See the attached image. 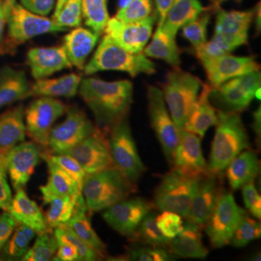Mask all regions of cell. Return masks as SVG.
Returning a JSON list of instances; mask_svg holds the SVG:
<instances>
[{
    "instance_id": "cell-17",
    "label": "cell",
    "mask_w": 261,
    "mask_h": 261,
    "mask_svg": "<svg viewBox=\"0 0 261 261\" xmlns=\"http://www.w3.org/2000/svg\"><path fill=\"white\" fill-rule=\"evenodd\" d=\"M205 70L209 85L217 87L240 75L259 70V65L252 56H236L230 54L200 60Z\"/></svg>"
},
{
    "instance_id": "cell-10",
    "label": "cell",
    "mask_w": 261,
    "mask_h": 261,
    "mask_svg": "<svg viewBox=\"0 0 261 261\" xmlns=\"http://www.w3.org/2000/svg\"><path fill=\"white\" fill-rule=\"evenodd\" d=\"M8 35L15 44H22L39 35L67 31L47 16H41L12 0L7 16Z\"/></svg>"
},
{
    "instance_id": "cell-23",
    "label": "cell",
    "mask_w": 261,
    "mask_h": 261,
    "mask_svg": "<svg viewBox=\"0 0 261 261\" xmlns=\"http://www.w3.org/2000/svg\"><path fill=\"white\" fill-rule=\"evenodd\" d=\"M167 247L170 253L185 258L203 259L209 253L202 242V227L189 221L180 233L169 239Z\"/></svg>"
},
{
    "instance_id": "cell-42",
    "label": "cell",
    "mask_w": 261,
    "mask_h": 261,
    "mask_svg": "<svg viewBox=\"0 0 261 261\" xmlns=\"http://www.w3.org/2000/svg\"><path fill=\"white\" fill-rule=\"evenodd\" d=\"M153 12L152 0H130L118 9L114 18L124 22H134L148 18Z\"/></svg>"
},
{
    "instance_id": "cell-41",
    "label": "cell",
    "mask_w": 261,
    "mask_h": 261,
    "mask_svg": "<svg viewBox=\"0 0 261 261\" xmlns=\"http://www.w3.org/2000/svg\"><path fill=\"white\" fill-rule=\"evenodd\" d=\"M260 236V224L247 215L235 229L229 244L235 248H244L253 240L259 239Z\"/></svg>"
},
{
    "instance_id": "cell-46",
    "label": "cell",
    "mask_w": 261,
    "mask_h": 261,
    "mask_svg": "<svg viewBox=\"0 0 261 261\" xmlns=\"http://www.w3.org/2000/svg\"><path fill=\"white\" fill-rule=\"evenodd\" d=\"M128 260L168 261L172 259L170 252L162 247L133 246L128 250Z\"/></svg>"
},
{
    "instance_id": "cell-52",
    "label": "cell",
    "mask_w": 261,
    "mask_h": 261,
    "mask_svg": "<svg viewBox=\"0 0 261 261\" xmlns=\"http://www.w3.org/2000/svg\"><path fill=\"white\" fill-rule=\"evenodd\" d=\"M18 223L8 211H4L0 215V251L9 240Z\"/></svg>"
},
{
    "instance_id": "cell-56",
    "label": "cell",
    "mask_w": 261,
    "mask_h": 261,
    "mask_svg": "<svg viewBox=\"0 0 261 261\" xmlns=\"http://www.w3.org/2000/svg\"><path fill=\"white\" fill-rule=\"evenodd\" d=\"M67 1H68V0H56V3L55 4V12H54L53 17H55V16H56V15L58 14V12L62 9V7L65 5V3Z\"/></svg>"
},
{
    "instance_id": "cell-54",
    "label": "cell",
    "mask_w": 261,
    "mask_h": 261,
    "mask_svg": "<svg viewBox=\"0 0 261 261\" xmlns=\"http://www.w3.org/2000/svg\"><path fill=\"white\" fill-rule=\"evenodd\" d=\"M174 0H154L155 3V13L157 16V27H161L164 23L168 12L172 6Z\"/></svg>"
},
{
    "instance_id": "cell-20",
    "label": "cell",
    "mask_w": 261,
    "mask_h": 261,
    "mask_svg": "<svg viewBox=\"0 0 261 261\" xmlns=\"http://www.w3.org/2000/svg\"><path fill=\"white\" fill-rule=\"evenodd\" d=\"M254 11H225L217 14L215 35L223 38L234 49L248 43Z\"/></svg>"
},
{
    "instance_id": "cell-3",
    "label": "cell",
    "mask_w": 261,
    "mask_h": 261,
    "mask_svg": "<svg viewBox=\"0 0 261 261\" xmlns=\"http://www.w3.org/2000/svg\"><path fill=\"white\" fill-rule=\"evenodd\" d=\"M102 71L124 72L135 77L140 74H155L156 66L143 53L128 51L105 34L92 58L84 68L87 75Z\"/></svg>"
},
{
    "instance_id": "cell-30",
    "label": "cell",
    "mask_w": 261,
    "mask_h": 261,
    "mask_svg": "<svg viewBox=\"0 0 261 261\" xmlns=\"http://www.w3.org/2000/svg\"><path fill=\"white\" fill-rule=\"evenodd\" d=\"M27 135L22 106L0 114V151L7 152L24 141Z\"/></svg>"
},
{
    "instance_id": "cell-28",
    "label": "cell",
    "mask_w": 261,
    "mask_h": 261,
    "mask_svg": "<svg viewBox=\"0 0 261 261\" xmlns=\"http://www.w3.org/2000/svg\"><path fill=\"white\" fill-rule=\"evenodd\" d=\"M259 171L257 155L251 149L244 150L229 163L224 172L232 190H239L247 183L254 181Z\"/></svg>"
},
{
    "instance_id": "cell-55",
    "label": "cell",
    "mask_w": 261,
    "mask_h": 261,
    "mask_svg": "<svg viewBox=\"0 0 261 261\" xmlns=\"http://www.w3.org/2000/svg\"><path fill=\"white\" fill-rule=\"evenodd\" d=\"M12 0H0V44L2 41L3 32L7 23L8 10Z\"/></svg>"
},
{
    "instance_id": "cell-19",
    "label": "cell",
    "mask_w": 261,
    "mask_h": 261,
    "mask_svg": "<svg viewBox=\"0 0 261 261\" xmlns=\"http://www.w3.org/2000/svg\"><path fill=\"white\" fill-rule=\"evenodd\" d=\"M42 157L36 142L22 141L6 153V168L15 190L23 189Z\"/></svg>"
},
{
    "instance_id": "cell-45",
    "label": "cell",
    "mask_w": 261,
    "mask_h": 261,
    "mask_svg": "<svg viewBox=\"0 0 261 261\" xmlns=\"http://www.w3.org/2000/svg\"><path fill=\"white\" fill-rule=\"evenodd\" d=\"M51 19L61 28H77L83 20L82 0H68L62 9Z\"/></svg>"
},
{
    "instance_id": "cell-59",
    "label": "cell",
    "mask_w": 261,
    "mask_h": 261,
    "mask_svg": "<svg viewBox=\"0 0 261 261\" xmlns=\"http://www.w3.org/2000/svg\"><path fill=\"white\" fill-rule=\"evenodd\" d=\"M224 1H228V0H221V1H220V4H221L222 2H224ZM237 1H240V0H237Z\"/></svg>"
},
{
    "instance_id": "cell-53",
    "label": "cell",
    "mask_w": 261,
    "mask_h": 261,
    "mask_svg": "<svg viewBox=\"0 0 261 261\" xmlns=\"http://www.w3.org/2000/svg\"><path fill=\"white\" fill-rule=\"evenodd\" d=\"M24 8L41 16H47L55 7V0H19Z\"/></svg>"
},
{
    "instance_id": "cell-38",
    "label": "cell",
    "mask_w": 261,
    "mask_h": 261,
    "mask_svg": "<svg viewBox=\"0 0 261 261\" xmlns=\"http://www.w3.org/2000/svg\"><path fill=\"white\" fill-rule=\"evenodd\" d=\"M157 215L152 210L140 223L134 238L132 240L140 241L145 245L155 246V247H162L168 246V239L162 231L160 230L157 223H156Z\"/></svg>"
},
{
    "instance_id": "cell-29",
    "label": "cell",
    "mask_w": 261,
    "mask_h": 261,
    "mask_svg": "<svg viewBox=\"0 0 261 261\" xmlns=\"http://www.w3.org/2000/svg\"><path fill=\"white\" fill-rule=\"evenodd\" d=\"M143 55L149 58L167 62L173 69H179L181 64L180 49L176 44V36L170 34L162 27H157L149 44L143 49Z\"/></svg>"
},
{
    "instance_id": "cell-21",
    "label": "cell",
    "mask_w": 261,
    "mask_h": 261,
    "mask_svg": "<svg viewBox=\"0 0 261 261\" xmlns=\"http://www.w3.org/2000/svg\"><path fill=\"white\" fill-rule=\"evenodd\" d=\"M217 178L218 175L209 171L200 177L187 215V221L202 228L212 214L220 195Z\"/></svg>"
},
{
    "instance_id": "cell-8",
    "label": "cell",
    "mask_w": 261,
    "mask_h": 261,
    "mask_svg": "<svg viewBox=\"0 0 261 261\" xmlns=\"http://www.w3.org/2000/svg\"><path fill=\"white\" fill-rule=\"evenodd\" d=\"M261 74L258 71L233 77L224 84L212 87L210 101L226 112H241L246 110L260 91Z\"/></svg>"
},
{
    "instance_id": "cell-16",
    "label": "cell",
    "mask_w": 261,
    "mask_h": 261,
    "mask_svg": "<svg viewBox=\"0 0 261 261\" xmlns=\"http://www.w3.org/2000/svg\"><path fill=\"white\" fill-rule=\"evenodd\" d=\"M172 169L189 176H202L208 166L201 148V138L188 130H179L177 144L172 158Z\"/></svg>"
},
{
    "instance_id": "cell-44",
    "label": "cell",
    "mask_w": 261,
    "mask_h": 261,
    "mask_svg": "<svg viewBox=\"0 0 261 261\" xmlns=\"http://www.w3.org/2000/svg\"><path fill=\"white\" fill-rule=\"evenodd\" d=\"M43 157L50 160L56 164V166L61 168L65 173L73 179L75 185L82 192L86 172L75 159L67 154H51V153L47 155H43Z\"/></svg>"
},
{
    "instance_id": "cell-11",
    "label": "cell",
    "mask_w": 261,
    "mask_h": 261,
    "mask_svg": "<svg viewBox=\"0 0 261 261\" xmlns=\"http://www.w3.org/2000/svg\"><path fill=\"white\" fill-rule=\"evenodd\" d=\"M66 111L67 107L61 101L41 96L30 103L24 112L27 134L38 145L47 147L50 130Z\"/></svg>"
},
{
    "instance_id": "cell-35",
    "label": "cell",
    "mask_w": 261,
    "mask_h": 261,
    "mask_svg": "<svg viewBox=\"0 0 261 261\" xmlns=\"http://www.w3.org/2000/svg\"><path fill=\"white\" fill-rule=\"evenodd\" d=\"M36 232L24 224H18L9 240L0 251V260L22 259Z\"/></svg>"
},
{
    "instance_id": "cell-13",
    "label": "cell",
    "mask_w": 261,
    "mask_h": 261,
    "mask_svg": "<svg viewBox=\"0 0 261 261\" xmlns=\"http://www.w3.org/2000/svg\"><path fill=\"white\" fill-rule=\"evenodd\" d=\"M154 209V204L144 198L127 197L103 210V218L116 232L133 239L142 220Z\"/></svg>"
},
{
    "instance_id": "cell-15",
    "label": "cell",
    "mask_w": 261,
    "mask_h": 261,
    "mask_svg": "<svg viewBox=\"0 0 261 261\" xmlns=\"http://www.w3.org/2000/svg\"><path fill=\"white\" fill-rule=\"evenodd\" d=\"M156 21L155 11L148 18L134 22H124L113 17L109 19L103 33L126 50L140 54L149 42Z\"/></svg>"
},
{
    "instance_id": "cell-4",
    "label": "cell",
    "mask_w": 261,
    "mask_h": 261,
    "mask_svg": "<svg viewBox=\"0 0 261 261\" xmlns=\"http://www.w3.org/2000/svg\"><path fill=\"white\" fill-rule=\"evenodd\" d=\"M135 186L119 169L112 166L88 173L82 188L88 212H99L125 199L135 192Z\"/></svg>"
},
{
    "instance_id": "cell-14",
    "label": "cell",
    "mask_w": 261,
    "mask_h": 261,
    "mask_svg": "<svg viewBox=\"0 0 261 261\" xmlns=\"http://www.w3.org/2000/svg\"><path fill=\"white\" fill-rule=\"evenodd\" d=\"M97 130L84 112L70 109L65 120L58 124L49 133L47 146L51 154H62L85 140Z\"/></svg>"
},
{
    "instance_id": "cell-47",
    "label": "cell",
    "mask_w": 261,
    "mask_h": 261,
    "mask_svg": "<svg viewBox=\"0 0 261 261\" xmlns=\"http://www.w3.org/2000/svg\"><path fill=\"white\" fill-rule=\"evenodd\" d=\"M156 223L162 233L168 239H171L180 233L184 226L183 218L171 211H162V213L156 217Z\"/></svg>"
},
{
    "instance_id": "cell-24",
    "label": "cell",
    "mask_w": 261,
    "mask_h": 261,
    "mask_svg": "<svg viewBox=\"0 0 261 261\" xmlns=\"http://www.w3.org/2000/svg\"><path fill=\"white\" fill-rule=\"evenodd\" d=\"M211 89L212 87L209 84H202L198 98L183 127L184 130L196 134L201 139L218 120L217 109L210 101Z\"/></svg>"
},
{
    "instance_id": "cell-18",
    "label": "cell",
    "mask_w": 261,
    "mask_h": 261,
    "mask_svg": "<svg viewBox=\"0 0 261 261\" xmlns=\"http://www.w3.org/2000/svg\"><path fill=\"white\" fill-rule=\"evenodd\" d=\"M62 154L70 155L75 159L86 174L113 166L108 140L105 139L103 134L98 129L73 148Z\"/></svg>"
},
{
    "instance_id": "cell-1",
    "label": "cell",
    "mask_w": 261,
    "mask_h": 261,
    "mask_svg": "<svg viewBox=\"0 0 261 261\" xmlns=\"http://www.w3.org/2000/svg\"><path fill=\"white\" fill-rule=\"evenodd\" d=\"M77 93L93 113L97 125L110 130L130 111L134 84L126 80L106 82L97 77H85L82 79Z\"/></svg>"
},
{
    "instance_id": "cell-51",
    "label": "cell",
    "mask_w": 261,
    "mask_h": 261,
    "mask_svg": "<svg viewBox=\"0 0 261 261\" xmlns=\"http://www.w3.org/2000/svg\"><path fill=\"white\" fill-rule=\"evenodd\" d=\"M56 239L58 242V246H57L56 255L53 258V260L80 261V255H79L77 250L72 243L58 237H56Z\"/></svg>"
},
{
    "instance_id": "cell-32",
    "label": "cell",
    "mask_w": 261,
    "mask_h": 261,
    "mask_svg": "<svg viewBox=\"0 0 261 261\" xmlns=\"http://www.w3.org/2000/svg\"><path fill=\"white\" fill-rule=\"evenodd\" d=\"M87 214L88 210L85 204L84 196L82 195L77 199L74 214L64 225L73 233H75L80 239H82L84 242L88 244L90 247H92L103 255L107 250V246L95 231Z\"/></svg>"
},
{
    "instance_id": "cell-43",
    "label": "cell",
    "mask_w": 261,
    "mask_h": 261,
    "mask_svg": "<svg viewBox=\"0 0 261 261\" xmlns=\"http://www.w3.org/2000/svg\"><path fill=\"white\" fill-rule=\"evenodd\" d=\"M54 233L56 237L65 239L75 246L80 255V261L101 260L103 257L102 253L96 251L88 244L80 239L75 233H73L69 228H67L65 225H60L54 228Z\"/></svg>"
},
{
    "instance_id": "cell-31",
    "label": "cell",
    "mask_w": 261,
    "mask_h": 261,
    "mask_svg": "<svg viewBox=\"0 0 261 261\" xmlns=\"http://www.w3.org/2000/svg\"><path fill=\"white\" fill-rule=\"evenodd\" d=\"M82 76L76 74H69L56 79H41L30 85L29 96L45 97H66L72 98L79 92Z\"/></svg>"
},
{
    "instance_id": "cell-9",
    "label": "cell",
    "mask_w": 261,
    "mask_h": 261,
    "mask_svg": "<svg viewBox=\"0 0 261 261\" xmlns=\"http://www.w3.org/2000/svg\"><path fill=\"white\" fill-rule=\"evenodd\" d=\"M247 215V211L236 202L232 193H220L214 210L204 225L213 248H223L229 244L235 229Z\"/></svg>"
},
{
    "instance_id": "cell-2",
    "label": "cell",
    "mask_w": 261,
    "mask_h": 261,
    "mask_svg": "<svg viewBox=\"0 0 261 261\" xmlns=\"http://www.w3.org/2000/svg\"><path fill=\"white\" fill-rule=\"evenodd\" d=\"M214 140L211 145L208 171L223 174L229 163L244 150L250 149V140L238 112L218 111Z\"/></svg>"
},
{
    "instance_id": "cell-36",
    "label": "cell",
    "mask_w": 261,
    "mask_h": 261,
    "mask_svg": "<svg viewBox=\"0 0 261 261\" xmlns=\"http://www.w3.org/2000/svg\"><path fill=\"white\" fill-rule=\"evenodd\" d=\"M81 195L59 196L53 199L48 204V210L45 215L47 226L54 229L64 224L72 218L75 212L76 203Z\"/></svg>"
},
{
    "instance_id": "cell-5",
    "label": "cell",
    "mask_w": 261,
    "mask_h": 261,
    "mask_svg": "<svg viewBox=\"0 0 261 261\" xmlns=\"http://www.w3.org/2000/svg\"><path fill=\"white\" fill-rule=\"evenodd\" d=\"M201 86L202 83L197 76L180 69H174L167 75L162 92L170 116L179 130L183 129Z\"/></svg>"
},
{
    "instance_id": "cell-50",
    "label": "cell",
    "mask_w": 261,
    "mask_h": 261,
    "mask_svg": "<svg viewBox=\"0 0 261 261\" xmlns=\"http://www.w3.org/2000/svg\"><path fill=\"white\" fill-rule=\"evenodd\" d=\"M6 153L0 151V209L7 211L9 209L13 195L8 184L7 168H6Z\"/></svg>"
},
{
    "instance_id": "cell-6",
    "label": "cell",
    "mask_w": 261,
    "mask_h": 261,
    "mask_svg": "<svg viewBox=\"0 0 261 261\" xmlns=\"http://www.w3.org/2000/svg\"><path fill=\"white\" fill-rule=\"evenodd\" d=\"M109 130L108 143L112 165L136 185L146 168L139 154L127 116L116 122Z\"/></svg>"
},
{
    "instance_id": "cell-22",
    "label": "cell",
    "mask_w": 261,
    "mask_h": 261,
    "mask_svg": "<svg viewBox=\"0 0 261 261\" xmlns=\"http://www.w3.org/2000/svg\"><path fill=\"white\" fill-rule=\"evenodd\" d=\"M27 58L31 75L36 81L73 67L63 46L33 47L28 50Z\"/></svg>"
},
{
    "instance_id": "cell-34",
    "label": "cell",
    "mask_w": 261,
    "mask_h": 261,
    "mask_svg": "<svg viewBox=\"0 0 261 261\" xmlns=\"http://www.w3.org/2000/svg\"><path fill=\"white\" fill-rule=\"evenodd\" d=\"M204 11L205 8L199 0H174L161 27L176 36L181 28L196 19Z\"/></svg>"
},
{
    "instance_id": "cell-58",
    "label": "cell",
    "mask_w": 261,
    "mask_h": 261,
    "mask_svg": "<svg viewBox=\"0 0 261 261\" xmlns=\"http://www.w3.org/2000/svg\"><path fill=\"white\" fill-rule=\"evenodd\" d=\"M211 1L214 3L215 5L219 6V5H220V1H221V0H211Z\"/></svg>"
},
{
    "instance_id": "cell-26",
    "label": "cell",
    "mask_w": 261,
    "mask_h": 261,
    "mask_svg": "<svg viewBox=\"0 0 261 261\" xmlns=\"http://www.w3.org/2000/svg\"><path fill=\"white\" fill-rule=\"evenodd\" d=\"M100 35L92 29L81 27L66 34L63 47L71 65L84 70L86 59L97 45Z\"/></svg>"
},
{
    "instance_id": "cell-40",
    "label": "cell",
    "mask_w": 261,
    "mask_h": 261,
    "mask_svg": "<svg viewBox=\"0 0 261 261\" xmlns=\"http://www.w3.org/2000/svg\"><path fill=\"white\" fill-rule=\"evenodd\" d=\"M210 19V13L204 11L196 19L181 28L183 37L191 43L196 50L202 47L207 42V28Z\"/></svg>"
},
{
    "instance_id": "cell-57",
    "label": "cell",
    "mask_w": 261,
    "mask_h": 261,
    "mask_svg": "<svg viewBox=\"0 0 261 261\" xmlns=\"http://www.w3.org/2000/svg\"><path fill=\"white\" fill-rule=\"evenodd\" d=\"M130 0H119V3H118V7L121 8L124 5H126L128 2H130Z\"/></svg>"
},
{
    "instance_id": "cell-27",
    "label": "cell",
    "mask_w": 261,
    "mask_h": 261,
    "mask_svg": "<svg viewBox=\"0 0 261 261\" xmlns=\"http://www.w3.org/2000/svg\"><path fill=\"white\" fill-rule=\"evenodd\" d=\"M30 84L23 71L11 66L0 68V110L28 97Z\"/></svg>"
},
{
    "instance_id": "cell-37",
    "label": "cell",
    "mask_w": 261,
    "mask_h": 261,
    "mask_svg": "<svg viewBox=\"0 0 261 261\" xmlns=\"http://www.w3.org/2000/svg\"><path fill=\"white\" fill-rule=\"evenodd\" d=\"M82 4L85 24L95 32L102 34L110 19L108 0H82Z\"/></svg>"
},
{
    "instance_id": "cell-39",
    "label": "cell",
    "mask_w": 261,
    "mask_h": 261,
    "mask_svg": "<svg viewBox=\"0 0 261 261\" xmlns=\"http://www.w3.org/2000/svg\"><path fill=\"white\" fill-rule=\"evenodd\" d=\"M58 242L54 232L47 230L38 234L37 239L33 246L28 249L21 260L48 261L53 260L56 255Z\"/></svg>"
},
{
    "instance_id": "cell-25",
    "label": "cell",
    "mask_w": 261,
    "mask_h": 261,
    "mask_svg": "<svg viewBox=\"0 0 261 261\" xmlns=\"http://www.w3.org/2000/svg\"><path fill=\"white\" fill-rule=\"evenodd\" d=\"M9 209L7 210L18 224L32 228L36 234L43 233L50 228L47 226L45 214L37 203L28 197L23 189L16 190Z\"/></svg>"
},
{
    "instance_id": "cell-7",
    "label": "cell",
    "mask_w": 261,
    "mask_h": 261,
    "mask_svg": "<svg viewBox=\"0 0 261 261\" xmlns=\"http://www.w3.org/2000/svg\"><path fill=\"white\" fill-rule=\"evenodd\" d=\"M201 176H189L175 170L168 172L157 187L153 204L160 211H171L186 219Z\"/></svg>"
},
{
    "instance_id": "cell-48",
    "label": "cell",
    "mask_w": 261,
    "mask_h": 261,
    "mask_svg": "<svg viewBox=\"0 0 261 261\" xmlns=\"http://www.w3.org/2000/svg\"><path fill=\"white\" fill-rule=\"evenodd\" d=\"M233 50V47L226 43L223 38L214 34L210 41H207L202 47L196 49V54L199 60H203L230 54Z\"/></svg>"
},
{
    "instance_id": "cell-12",
    "label": "cell",
    "mask_w": 261,
    "mask_h": 261,
    "mask_svg": "<svg viewBox=\"0 0 261 261\" xmlns=\"http://www.w3.org/2000/svg\"><path fill=\"white\" fill-rule=\"evenodd\" d=\"M147 100L152 128L155 130L166 158L171 164L177 144L179 129L170 116L161 88L149 86Z\"/></svg>"
},
{
    "instance_id": "cell-33",
    "label": "cell",
    "mask_w": 261,
    "mask_h": 261,
    "mask_svg": "<svg viewBox=\"0 0 261 261\" xmlns=\"http://www.w3.org/2000/svg\"><path fill=\"white\" fill-rule=\"evenodd\" d=\"M45 159L47 161L48 177L47 183L40 187V192L45 204H48L53 199L59 196L82 194L72 178L56 166L54 162Z\"/></svg>"
},
{
    "instance_id": "cell-49",
    "label": "cell",
    "mask_w": 261,
    "mask_h": 261,
    "mask_svg": "<svg viewBox=\"0 0 261 261\" xmlns=\"http://www.w3.org/2000/svg\"><path fill=\"white\" fill-rule=\"evenodd\" d=\"M243 199L248 212L256 218H261V196L254 185V181H251L241 188Z\"/></svg>"
}]
</instances>
